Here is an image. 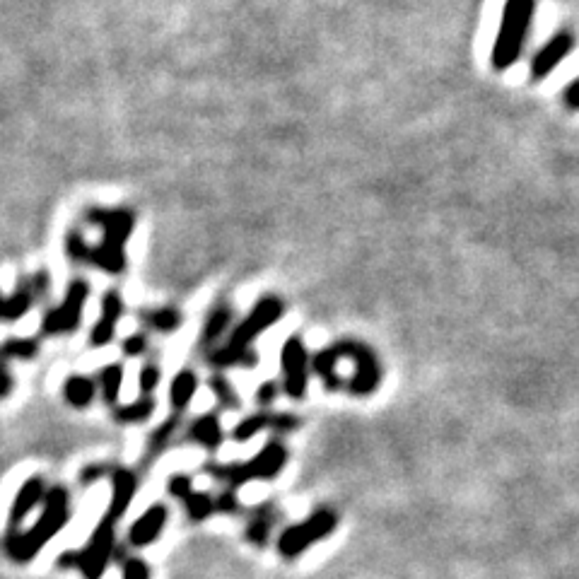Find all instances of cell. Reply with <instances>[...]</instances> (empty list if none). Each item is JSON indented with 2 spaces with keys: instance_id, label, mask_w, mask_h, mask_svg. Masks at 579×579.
<instances>
[{
  "instance_id": "obj_30",
  "label": "cell",
  "mask_w": 579,
  "mask_h": 579,
  "mask_svg": "<svg viewBox=\"0 0 579 579\" xmlns=\"http://www.w3.org/2000/svg\"><path fill=\"white\" fill-rule=\"evenodd\" d=\"M39 353V343L34 338H13L0 345V360H32Z\"/></svg>"
},
{
  "instance_id": "obj_9",
  "label": "cell",
  "mask_w": 579,
  "mask_h": 579,
  "mask_svg": "<svg viewBox=\"0 0 579 579\" xmlns=\"http://www.w3.org/2000/svg\"><path fill=\"white\" fill-rule=\"evenodd\" d=\"M285 314V302L280 297H263V300L256 302V307L251 309L249 317H244L230 333V345L235 348L249 350L254 348V341L261 336L263 331L271 329L273 324H278Z\"/></svg>"
},
{
  "instance_id": "obj_10",
  "label": "cell",
  "mask_w": 579,
  "mask_h": 579,
  "mask_svg": "<svg viewBox=\"0 0 579 579\" xmlns=\"http://www.w3.org/2000/svg\"><path fill=\"white\" fill-rule=\"evenodd\" d=\"M280 367H283V391L290 399L300 401L307 396L309 370H312V358L304 345L302 336H290L280 350Z\"/></svg>"
},
{
  "instance_id": "obj_12",
  "label": "cell",
  "mask_w": 579,
  "mask_h": 579,
  "mask_svg": "<svg viewBox=\"0 0 579 579\" xmlns=\"http://www.w3.org/2000/svg\"><path fill=\"white\" fill-rule=\"evenodd\" d=\"M572 49H575V37H572V32L555 34V37L548 39V42L536 51L534 61H531V78L534 80L548 78V75L570 56Z\"/></svg>"
},
{
  "instance_id": "obj_28",
  "label": "cell",
  "mask_w": 579,
  "mask_h": 579,
  "mask_svg": "<svg viewBox=\"0 0 579 579\" xmlns=\"http://www.w3.org/2000/svg\"><path fill=\"white\" fill-rule=\"evenodd\" d=\"M208 386H210V391H213L215 401H218L220 408H225V411H239V408H242V399H239L235 386L227 382L220 372L210 374Z\"/></svg>"
},
{
  "instance_id": "obj_17",
  "label": "cell",
  "mask_w": 579,
  "mask_h": 579,
  "mask_svg": "<svg viewBox=\"0 0 579 579\" xmlns=\"http://www.w3.org/2000/svg\"><path fill=\"white\" fill-rule=\"evenodd\" d=\"M206 362L215 370H235V367H239V370H254L259 365V353L254 348L242 350L225 343L222 348L206 350Z\"/></svg>"
},
{
  "instance_id": "obj_22",
  "label": "cell",
  "mask_w": 579,
  "mask_h": 579,
  "mask_svg": "<svg viewBox=\"0 0 579 579\" xmlns=\"http://www.w3.org/2000/svg\"><path fill=\"white\" fill-rule=\"evenodd\" d=\"M34 300H39V297H37V292H34L32 278H22L20 283H17L13 295L5 297L3 321H17L25 317L29 309H32Z\"/></svg>"
},
{
  "instance_id": "obj_6",
  "label": "cell",
  "mask_w": 579,
  "mask_h": 579,
  "mask_svg": "<svg viewBox=\"0 0 579 579\" xmlns=\"http://www.w3.org/2000/svg\"><path fill=\"white\" fill-rule=\"evenodd\" d=\"M338 529V512L331 507H319L309 514L307 519H302L300 524L288 526L283 534L278 536V553L285 560L300 558L304 551H309L312 546H317L319 541H324L326 536H331Z\"/></svg>"
},
{
  "instance_id": "obj_24",
  "label": "cell",
  "mask_w": 579,
  "mask_h": 579,
  "mask_svg": "<svg viewBox=\"0 0 579 579\" xmlns=\"http://www.w3.org/2000/svg\"><path fill=\"white\" fill-rule=\"evenodd\" d=\"M97 396V382L85 374H73L63 384V399L73 408H87Z\"/></svg>"
},
{
  "instance_id": "obj_13",
  "label": "cell",
  "mask_w": 579,
  "mask_h": 579,
  "mask_svg": "<svg viewBox=\"0 0 579 579\" xmlns=\"http://www.w3.org/2000/svg\"><path fill=\"white\" fill-rule=\"evenodd\" d=\"M169 519V512L165 505H152L145 510L140 517L133 522L131 529H128V546L133 548H148L157 538L162 536Z\"/></svg>"
},
{
  "instance_id": "obj_3",
  "label": "cell",
  "mask_w": 579,
  "mask_h": 579,
  "mask_svg": "<svg viewBox=\"0 0 579 579\" xmlns=\"http://www.w3.org/2000/svg\"><path fill=\"white\" fill-rule=\"evenodd\" d=\"M290 452L285 447L283 440L273 437L266 442V447L261 449L254 459L249 461H232V464H218V461H208L203 466V471L210 478H215L218 483H225L230 490L242 488L251 481H273L283 473L285 464H288Z\"/></svg>"
},
{
  "instance_id": "obj_11",
  "label": "cell",
  "mask_w": 579,
  "mask_h": 579,
  "mask_svg": "<svg viewBox=\"0 0 579 579\" xmlns=\"http://www.w3.org/2000/svg\"><path fill=\"white\" fill-rule=\"evenodd\" d=\"M302 428V418L295 413H273V411H259L242 418L232 430V440L235 442H249L263 430L278 432V435H288Z\"/></svg>"
},
{
  "instance_id": "obj_15",
  "label": "cell",
  "mask_w": 579,
  "mask_h": 579,
  "mask_svg": "<svg viewBox=\"0 0 579 579\" xmlns=\"http://www.w3.org/2000/svg\"><path fill=\"white\" fill-rule=\"evenodd\" d=\"M124 317V297L116 290H109L107 295L102 297V317L95 321L90 331V345L92 348H102V345H109L114 341L116 324Z\"/></svg>"
},
{
  "instance_id": "obj_25",
  "label": "cell",
  "mask_w": 579,
  "mask_h": 579,
  "mask_svg": "<svg viewBox=\"0 0 579 579\" xmlns=\"http://www.w3.org/2000/svg\"><path fill=\"white\" fill-rule=\"evenodd\" d=\"M121 386H124V365L121 362H109L99 372V391H102V399L109 406H119Z\"/></svg>"
},
{
  "instance_id": "obj_21",
  "label": "cell",
  "mask_w": 579,
  "mask_h": 579,
  "mask_svg": "<svg viewBox=\"0 0 579 579\" xmlns=\"http://www.w3.org/2000/svg\"><path fill=\"white\" fill-rule=\"evenodd\" d=\"M179 428H181V413H172L165 420V423L157 425V428L152 430V435H150V440H148V452H145V456H143L145 469H148L152 459H157V456L165 452L167 447H172L174 435H177Z\"/></svg>"
},
{
  "instance_id": "obj_32",
  "label": "cell",
  "mask_w": 579,
  "mask_h": 579,
  "mask_svg": "<svg viewBox=\"0 0 579 579\" xmlns=\"http://www.w3.org/2000/svg\"><path fill=\"white\" fill-rule=\"evenodd\" d=\"M121 579H150V567L138 555H128V560L121 565Z\"/></svg>"
},
{
  "instance_id": "obj_14",
  "label": "cell",
  "mask_w": 579,
  "mask_h": 579,
  "mask_svg": "<svg viewBox=\"0 0 579 579\" xmlns=\"http://www.w3.org/2000/svg\"><path fill=\"white\" fill-rule=\"evenodd\" d=\"M138 488H140L138 473L126 469V466H116V469L111 471V502L107 517L119 522V519L128 512V507H131Z\"/></svg>"
},
{
  "instance_id": "obj_35",
  "label": "cell",
  "mask_w": 579,
  "mask_h": 579,
  "mask_svg": "<svg viewBox=\"0 0 579 579\" xmlns=\"http://www.w3.org/2000/svg\"><path fill=\"white\" fill-rule=\"evenodd\" d=\"M121 350H124V355H128V358H138V355H143L145 350H148V336H145V333H133V336H128L124 345H121Z\"/></svg>"
},
{
  "instance_id": "obj_2",
  "label": "cell",
  "mask_w": 579,
  "mask_h": 579,
  "mask_svg": "<svg viewBox=\"0 0 579 579\" xmlns=\"http://www.w3.org/2000/svg\"><path fill=\"white\" fill-rule=\"evenodd\" d=\"M70 519V493L63 485H54L49 488L44 500V510L42 517L34 522L32 529L27 531H10L5 536V553L15 560V563H29L34 560V555H39L44 551L46 543L51 541L56 534H61L66 529Z\"/></svg>"
},
{
  "instance_id": "obj_37",
  "label": "cell",
  "mask_w": 579,
  "mask_h": 579,
  "mask_svg": "<svg viewBox=\"0 0 579 579\" xmlns=\"http://www.w3.org/2000/svg\"><path fill=\"white\" fill-rule=\"evenodd\" d=\"M109 473V466L107 464H87L83 471H80V483L85 485V488H90L92 483H97L99 478H104Z\"/></svg>"
},
{
  "instance_id": "obj_34",
  "label": "cell",
  "mask_w": 579,
  "mask_h": 579,
  "mask_svg": "<svg viewBox=\"0 0 579 579\" xmlns=\"http://www.w3.org/2000/svg\"><path fill=\"white\" fill-rule=\"evenodd\" d=\"M167 493L172 497H177V500L184 502L186 497L193 493V483L189 476H184V473H177V476H172L167 481Z\"/></svg>"
},
{
  "instance_id": "obj_8",
  "label": "cell",
  "mask_w": 579,
  "mask_h": 579,
  "mask_svg": "<svg viewBox=\"0 0 579 579\" xmlns=\"http://www.w3.org/2000/svg\"><path fill=\"white\" fill-rule=\"evenodd\" d=\"M87 297H90V285L85 280H73L68 285L66 300L58 304L56 309H49L44 314L42 331L44 336H63V333H73L83 321V309Z\"/></svg>"
},
{
  "instance_id": "obj_5",
  "label": "cell",
  "mask_w": 579,
  "mask_h": 579,
  "mask_svg": "<svg viewBox=\"0 0 579 579\" xmlns=\"http://www.w3.org/2000/svg\"><path fill=\"white\" fill-rule=\"evenodd\" d=\"M536 0H507L505 10H502L500 32H497L493 46V61L495 70H507L522 56L526 37H529L531 20H534Z\"/></svg>"
},
{
  "instance_id": "obj_39",
  "label": "cell",
  "mask_w": 579,
  "mask_h": 579,
  "mask_svg": "<svg viewBox=\"0 0 579 579\" xmlns=\"http://www.w3.org/2000/svg\"><path fill=\"white\" fill-rule=\"evenodd\" d=\"M563 99H565V104L570 109H579V78L575 80V83H570V85L565 87Z\"/></svg>"
},
{
  "instance_id": "obj_4",
  "label": "cell",
  "mask_w": 579,
  "mask_h": 579,
  "mask_svg": "<svg viewBox=\"0 0 579 579\" xmlns=\"http://www.w3.org/2000/svg\"><path fill=\"white\" fill-rule=\"evenodd\" d=\"M87 220L104 230L102 244H99V247H92V256H90L92 266L102 268L104 273H111V276L124 273V268H126L124 247L128 239H131L133 227H136V215H133L128 208L92 210V213L87 215Z\"/></svg>"
},
{
  "instance_id": "obj_16",
  "label": "cell",
  "mask_w": 579,
  "mask_h": 579,
  "mask_svg": "<svg viewBox=\"0 0 579 579\" xmlns=\"http://www.w3.org/2000/svg\"><path fill=\"white\" fill-rule=\"evenodd\" d=\"M280 519H283V514H280L276 502H271V500L263 502V505L256 507V510H251L247 529H244V538H247L251 546L266 548Z\"/></svg>"
},
{
  "instance_id": "obj_38",
  "label": "cell",
  "mask_w": 579,
  "mask_h": 579,
  "mask_svg": "<svg viewBox=\"0 0 579 579\" xmlns=\"http://www.w3.org/2000/svg\"><path fill=\"white\" fill-rule=\"evenodd\" d=\"M56 565L61 567V570H78L80 567V551H66L58 555Z\"/></svg>"
},
{
  "instance_id": "obj_1",
  "label": "cell",
  "mask_w": 579,
  "mask_h": 579,
  "mask_svg": "<svg viewBox=\"0 0 579 579\" xmlns=\"http://www.w3.org/2000/svg\"><path fill=\"white\" fill-rule=\"evenodd\" d=\"M338 360H350L355 365L353 377L343 384V391L350 396H372L374 391L382 384V365L379 358L374 355L370 345L353 341V338H345V341H336L326 345L324 350H319L312 358V370L321 379L326 391H338V377L336 362Z\"/></svg>"
},
{
  "instance_id": "obj_31",
  "label": "cell",
  "mask_w": 579,
  "mask_h": 579,
  "mask_svg": "<svg viewBox=\"0 0 579 579\" xmlns=\"http://www.w3.org/2000/svg\"><path fill=\"white\" fill-rule=\"evenodd\" d=\"M160 379H162L160 365H155V362H148V365H145L138 374V386H140V391H143V396H150L152 391L160 386Z\"/></svg>"
},
{
  "instance_id": "obj_7",
  "label": "cell",
  "mask_w": 579,
  "mask_h": 579,
  "mask_svg": "<svg viewBox=\"0 0 579 579\" xmlns=\"http://www.w3.org/2000/svg\"><path fill=\"white\" fill-rule=\"evenodd\" d=\"M116 524L111 517H104L92 531L87 546L80 551V567L85 579H102L116 551Z\"/></svg>"
},
{
  "instance_id": "obj_19",
  "label": "cell",
  "mask_w": 579,
  "mask_h": 579,
  "mask_svg": "<svg viewBox=\"0 0 579 579\" xmlns=\"http://www.w3.org/2000/svg\"><path fill=\"white\" fill-rule=\"evenodd\" d=\"M186 440L196 442L198 447H203L210 454L218 452L222 440H225V435H222L220 415L206 413V415H201V418L193 420V423L189 425V430H186Z\"/></svg>"
},
{
  "instance_id": "obj_29",
  "label": "cell",
  "mask_w": 579,
  "mask_h": 579,
  "mask_svg": "<svg viewBox=\"0 0 579 579\" xmlns=\"http://www.w3.org/2000/svg\"><path fill=\"white\" fill-rule=\"evenodd\" d=\"M184 510H186V517H189V522L193 524H201L206 522L210 514H215V497H210L208 493H193L184 500Z\"/></svg>"
},
{
  "instance_id": "obj_40",
  "label": "cell",
  "mask_w": 579,
  "mask_h": 579,
  "mask_svg": "<svg viewBox=\"0 0 579 579\" xmlns=\"http://www.w3.org/2000/svg\"><path fill=\"white\" fill-rule=\"evenodd\" d=\"M3 304H5V297L0 295V319H3Z\"/></svg>"
},
{
  "instance_id": "obj_33",
  "label": "cell",
  "mask_w": 579,
  "mask_h": 579,
  "mask_svg": "<svg viewBox=\"0 0 579 579\" xmlns=\"http://www.w3.org/2000/svg\"><path fill=\"white\" fill-rule=\"evenodd\" d=\"M242 512V502H239L237 490L227 488L225 493L215 497V514H239Z\"/></svg>"
},
{
  "instance_id": "obj_18",
  "label": "cell",
  "mask_w": 579,
  "mask_h": 579,
  "mask_svg": "<svg viewBox=\"0 0 579 579\" xmlns=\"http://www.w3.org/2000/svg\"><path fill=\"white\" fill-rule=\"evenodd\" d=\"M46 493H49V490H46L42 476L29 478V481L22 485L20 490H17L13 507H10V526H13V529H17L22 519H25L27 514L34 510V507L44 505Z\"/></svg>"
},
{
  "instance_id": "obj_23",
  "label": "cell",
  "mask_w": 579,
  "mask_h": 579,
  "mask_svg": "<svg viewBox=\"0 0 579 579\" xmlns=\"http://www.w3.org/2000/svg\"><path fill=\"white\" fill-rule=\"evenodd\" d=\"M198 391V377L193 370H181L169 384V403L174 413H184Z\"/></svg>"
},
{
  "instance_id": "obj_36",
  "label": "cell",
  "mask_w": 579,
  "mask_h": 579,
  "mask_svg": "<svg viewBox=\"0 0 579 579\" xmlns=\"http://www.w3.org/2000/svg\"><path fill=\"white\" fill-rule=\"evenodd\" d=\"M278 394H280V384L273 382V379H268V382H263L259 386V391H256V403L263 408H268L273 401L278 399Z\"/></svg>"
},
{
  "instance_id": "obj_26",
  "label": "cell",
  "mask_w": 579,
  "mask_h": 579,
  "mask_svg": "<svg viewBox=\"0 0 579 579\" xmlns=\"http://www.w3.org/2000/svg\"><path fill=\"white\" fill-rule=\"evenodd\" d=\"M155 399L152 396H143V399L133 401V403H126V406H114V415L116 423L121 425H136V423H145V420L150 418L152 411H155Z\"/></svg>"
},
{
  "instance_id": "obj_20",
  "label": "cell",
  "mask_w": 579,
  "mask_h": 579,
  "mask_svg": "<svg viewBox=\"0 0 579 579\" xmlns=\"http://www.w3.org/2000/svg\"><path fill=\"white\" fill-rule=\"evenodd\" d=\"M232 319H235V309L227 302H218L213 309L208 312L206 324H203L201 333V348L210 350L215 343L225 336V331L232 326Z\"/></svg>"
},
{
  "instance_id": "obj_27",
  "label": "cell",
  "mask_w": 579,
  "mask_h": 579,
  "mask_svg": "<svg viewBox=\"0 0 579 579\" xmlns=\"http://www.w3.org/2000/svg\"><path fill=\"white\" fill-rule=\"evenodd\" d=\"M181 321H184V317H181V312L177 307H162V309H150V312H143V324L157 333L179 331Z\"/></svg>"
}]
</instances>
